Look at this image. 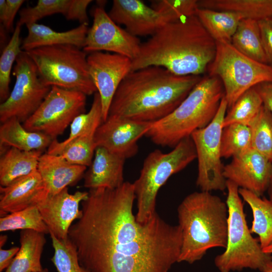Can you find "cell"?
<instances>
[{
  "label": "cell",
  "instance_id": "4",
  "mask_svg": "<svg viewBox=\"0 0 272 272\" xmlns=\"http://www.w3.org/2000/svg\"><path fill=\"white\" fill-rule=\"evenodd\" d=\"M177 214L182 231L178 262L192 264L212 248H226L228 207L219 196L208 191L192 192L180 203Z\"/></svg>",
  "mask_w": 272,
  "mask_h": 272
},
{
  "label": "cell",
  "instance_id": "24",
  "mask_svg": "<svg viewBox=\"0 0 272 272\" xmlns=\"http://www.w3.org/2000/svg\"><path fill=\"white\" fill-rule=\"evenodd\" d=\"M17 118H11L0 126L1 153L13 147L25 151H42L48 149L53 141L49 136L26 129Z\"/></svg>",
  "mask_w": 272,
  "mask_h": 272
},
{
  "label": "cell",
  "instance_id": "34",
  "mask_svg": "<svg viewBox=\"0 0 272 272\" xmlns=\"http://www.w3.org/2000/svg\"><path fill=\"white\" fill-rule=\"evenodd\" d=\"M32 230L49 234V230L44 222L36 206L15 212L0 218V231L17 230Z\"/></svg>",
  "mask_w": 272,
  "mask_h": 272
},
{
  "label": "cell",
  "instance_id": "11",
  "mask_svg": "<svg viewBox=\"0 0 272 272\" xmlns=\"http://www.w3.org/2000/svg\"><path fill=\"white\" fill-rule=\"evenodd\" d=\"M13 70L16 77L8 98L0 105L2 123L13 117L24 123L38 109L51 87L44 85L34 62L25 51L17 56Z\"/></svg>",
  "mask_w": 272,
  "mask_h": 272
},
{
  "label": "cell",
  "instance_id": "30",
  "mask_svg": "<svg viewBox=\"0 0 272 272\" xmlns=\"http://www.w3.org/2000/svg\"><path fill=\"white\" fill-rule=\"evenodd\" d=\"M231 44L246 56L268 64L257 21L250 18L242 19L232 37Z\"/></svg>",
  "mask_w": 272,
  "mask_h": 272
},
{
  "label": "cell",
  "instance_id": "43",
  "mask_svg": "<svg viewBox=\"0 0 272 272\" xmlns=\"http://www.w3.org/2000/svg\"><path fill=\"white\" fill-rule=\"evenodd\" d=\"M20 249L19 247H13L8 249H0V271L6 269Z\"/></svg>",
  "mask_w": 272,
  "mask_h": 272
},
{
  "label": "cell",
  "instance_id": "15",
  "mask_svg": "<svg viewBox=\"0 0 272 272\" xmlns=\"http://www.w3.org/2000/svg\"><path fill=\"white\" fill-rule=\"evenodd\" d=\"M152 123L109 115L97 128L94 141L96 147H103L125 159L131 158L138 152V141L146 135Z\"/></svg>",
  "mask_w": 272,
  "mask_h": 272
},
{
  "label": "cell",
  "instance_id": "46",
  "mask_svg": "<svg viewBox=\"0 0 272 272\" xmlns=\"http://www.w3.org/2000/svg\"><path fill=\"white\" fill-rule=\"evenodd\" d=\"M263 251L267 254H272V243L267 247L262 249Z\"/></svg>",
  "mask_w": 272,
  "mask_h": 272
},
{
  "label": "cell",
  "instance_id": "21",
  "mask_svg": "<svg viewBox=\"0 0 272 272\" xmlns=\"http://www.w3.org/2000/svg\"><path fill=\"white\" fill-rule=\"evenodd\" d=\"M86 169L87 167L71 164L60 155L46 152L40 156L37 167L45 189L50 195L77 183Z\"/></svg>",
  "mask_w": 272,
  "mask_h": 272
},
{
  "label": "cell",
  "instance_id": "40",
  "mask_svg": "<svg viewBox=\"0 0 272 272\" xmlns=\"http://www.w3.org/2000/svg\"><path fill=\"white\" fill-rule=\"evenodd\" d=\"M258 22L267 64L272 67V21L264 20Z\"/></svg>",
  "mask_w": 272,
  "mask_h": 272
},
{
  "label": "cell",
  "instance_id": "38",
  "mask_svg": "<svg viewBox=\"0 0 272 272\" xmlns=\"http://www.w3.org/2000/svg\"><path fill=\"white\" fill-rule=\"evenodd\" d=\"M49 234L54 249L51 260L58 272H90L80 264L76 247L69 238L61 240Z\"/></svg>",
  "mask_w": 272,
  "mask_h": 272
},
{
  "label": "cell",
  "instance_id": "44",
  "mask_svg": "<svg viewBox=\"0 0 272 272\" xmlns=\"http://www.w3.org/2000/svg\"><path fill=\"white\" fill-rule=\"evenodd\" d=\"M261 272H272V259L268 261L261 270Z\"/></svg>",
  "mask_w": 272,
  "mask_h": 272
},
{
  "label": "cell",
  "instance_id": "20",
  "mask_svg": "<svg viewBox=\"0 0 272 272\" xmlns=\"http://www.w3.org/2000/svg\"><path fill=\"white\" fill-rule=\"evenodd\" d=\"M91 165L85 172L84 186L89 189H115L124 182L123 170L126 159L107 149L97 147Z\"/></svg>",
  "mask_w": 272,
  "mask_h": 272
},
{
  "label": "cell",
  "instance_id": "1",
  "mask_svg": "<svg viewBox=\"0 0 272 272\" xmlns=\"http://www.w3.org/2000/svg\"><path fill=\"white\" fill-rule=\"evenodd\" d=\"M133 183L115 189H89L82 215L69 238L80 264L90 272H169L178 262L182 231L156 213L147 223L132 212Z\"/></svg>",
  "mask_w": 272,
  "mask_h": 272
},
{
  "label": "cell",
  "instance_id": "42",
  "mask_svg": "<svg viewBox=\"0 0 272 272\" xmlns=\"http://www.w3.org/2000/svg\"><path fill=\"white\" fill-rule=\"evenodd\" d=\"M258 92L263 105L272 114V83H263L254 87Z\"/></svg>",
  "mask_w": 272,
  "mask_h": 272
},
{
  "label": "cell",
  "instance_id": "9",
  "mask_svg": "<svg viewBox=\"0 0 272 272\" xmlns=\"http://www.w3.org/2000/svg\"><path fill=\"white\" fill-rule=\"evenodd\" d=\"M207 71L222 83L228 110L250 88L272 83L271 66L246 56L229 42H216V54Z\"/></svg>",
  "mask_w": 272,
  "mask_h": 272
},
{
  "label": "cell",
  "instance_id": "28",
  "mask_svg": "<svg viewBox=\"0 0 272 272\" xmlns=\"http://www.w3.org/2000/svg\"><path fill=\"white\" fill-rule=\"evenodd\" d=\"M196 15L216 42L229 43H231L240 22L244 18L233 12L203 8H198Z\"/></svg>",
  "mask_w": 272,
  "mask_h": 272
},
{
  "label": "cell",
  "instance_id": "36",
  "mask_svg": "<svg viewBox=\"0 0 272 272\" xmlns=\"http://www.w3.org/2000/svg\"><path fill=\"white\" fill-rule=\"evenodd\" d=\"M252 148L272 162V114L263 105L249 126Z\"/></svg>",
  "mask_w": 272,
  "mask_h": 272
},
{
  "label": "cell",
  "instance_id": "49",
  "mask_svg": "<svg viewBox=\"0 0 272 272\" xmlns=\"http://www.w3.org/2000/svg\"><path fill=\"white\" fill-rule=\"evenodd\" d=\"M272 21V20H271Z\"/></svg>",
  "mask_w": 272,
  "mask_h": 272
},
{
  "label": "cell",
  "instance_id": "45",
  "mask_svg": "<svg viewBox=\"0 0 272 272\" xmlns=\"http://www.w3.org/2000/svg\"><path fill=\"white\" fill-rule=\"evenodd\" d=\"M267 191L268 192L269 199L272 201V176H271L270 183L269 184V186Z\"/></svg>",
  "mask_w": 272,
  "mask_h": 272
},
{
  "label": "cell",
  "instance_id": "3",
  "mask_svg": "<svg viewBox=\"0 0 272 272\" xmlns=\"http://www.w3.org/2000/svg\"><path fill=\"white\" fill-rule=\"evenodd\" d=\"M216 52V41L196 15L184 17L168 23L141 43L131 71L158 66L177 76H201Z\"/></svg>",
  "mask_w": 272,
  "mask_h": 272
},
{
  "label": "cell",
  "instance_id": "18",
  "mask_svg": "<svg viewBox=\"0 0 272 272\" xmlns=\"http://www.w3.org/2000/svg\"><path fill=\"white\" fill-rule=\"evenodd\" d=\"M108 14L116 24L124 25L129 33L137 37L152 36L173 21L140 0H114Z\"/></svg>",
  "mask_w": 272,
  "mask_h": 272
},
{
  "label": "cell",
  "instance_id": "7",
  "mask_svg": "<svg viewBox=\"0 0 272 272\" xmlns=\"http://www.w3.org/2000/svg\"><path fill=\"white\" fill-rule=\"evenodd\" d=\"M226 189L227 242L225 251L215 257V264L220 272L239 271L244 268L261 271L272 259V256L264 253L259 240L252 236L247 224L239 187L227 180Z\"/></svg>",
  "mask_w": 272,
  "mask_h": 272
},
{
  "label": "cell",
  "instance_id": "26",
  "mask_svg": "<svg viewBox=\"0 0 272 272\" xmlns=\"http://www.w3.org/2000/svg\"><path fill=\"white\" fill-rule=\"evenodd\" d=\"M42 151H25L10 147L1 153L0 185L6 186L14 181L37 170Z\"/></svg>",
  "mask_w": 272,
  "mask_h": 272
},
{
  "label": "cell",
  "instance_id": "39",
  "mask_svg": "<svg viewBox=\"0 0 272 272\" xmlns=\"http://www.w3.org/2000/svg\"><path fill=\"white\" fill-rule=\"evenodd\" d=\"M196 0H160L152 1L151 7L174 21L196 15L199 8Z\"/></svg>",
  "mask_w": 272,
  "mask_h": 272
},
{
  "label": "cell",
  "instance_id": "35",
  "mask_svg": "<svg viewBox=\"0 0 272 272\" xmlns=\"http://www.w3.org/2000/svg\"><path fill=\"white\" fill-rule=\"evenodd\" d=\"M102 107L99 94H94L93 100L89 111L77 116L70 125V132L67 138L62 142L66 144L80 137L92 135L103 122Z\"/></svg>",
  "mask_w": 272,
  "mask_h": 272
},
{
  "label": "cell",
  "instance_id": "31",
  "mask_svg": "<svg viewBox=\"0 0 272 272\" xmlns=\"http://www.w3.org/2000/svg\"><path fill=\"white\" fill-rule=\"evenodd\" d=\"M96 147L94 136L86 135L77 138L66 144L54 140L46 152L60 155L71 164L89 167L92 162Z\"/></svg>",
  "mask_w": 272,
  "mask_h": 272
},
{
  "label": "cell",
  "instance_id": "27",
  "mask_svg": "<svg viewBox=\"0 0 272 272\" xmlns=\"http://www.w3.org/2000/svg\"><path fill=\"white\" fill-rule=\"evenodd\" d=\"M239 193L251 208L253 221L250 231L258 236L263 249L272 243V201L242 188H239Z\"/></svg>",
  "mask_w": 272,
  "mask_h": 272
},
{
  "label": "cell",
  "instance_id": "23",
  "mask_svg": "<svg viewBox=\"0 0 272 272\" xmlns=\"http://www.w3.org/2000/svg\"><path fill=\"white\" fill-rule=\"evenodd\" d=\"M28 34L23 40L21 48L28 51L36 48L57 45H73L83 49L89 30L88 24L64 32H57L47 26L34 23L26 25Z\"/></svg>",
  "mask_w": 272,
  "mask_h": 272
},
{
  "label": "cell",
  "instance_id": "10",
  "mask_svg": "<svg viewBox=\"0 0 272 272\" xmlns=\"http://www.w3.org/2000/svg\"><path fill=\"white\" fill-rule=\"evenodd\" d=\"M228 103L224 96L212 121L205 127L194 131L190 137L198 161L196 185L201 191H223L227 180L223 175L221 139Z\"/></svg>",
  "mask_w": 272,
  "mask_h": 272
},
{
  "label": "cell",
  "instance_id": "16",
  "mask_svg": "<svg viewBox=\"0 0 272 272\" xmlns=\"http://www.w3.org/2000/svg\"><path fill=\"white\" fill-rule=\"evenodd\" d=\"M88 196V192H69L68 187L54 195L46 193L37 202L42 218L57 238L65 240L72 223L82 215L80 204Z\"/></svg>",
  "mask_w": 272,
  "mask_h": 272
},
{
  "label": "cell",
  "instance_id": "14",
  "mask_svg": "<svg viewBox=\"0 0 272 272\" xmlns=\"http://www.w3.org/2000/svg\"><path fill=\"white\" fill-rule=\"evenodd\" d=\"M87 63L90 77L100 96L104 121L116 90L131 70L132 60L116 53L96 51L87 55Z\"/></svg>",
  "mask_w": 272,
  "mask_h": 272
},
{
  "label": "cell",
  "instance_id": "48",
  "mask_svg": "<svg viewBox=\"0 0 272 272\" xmlns=\"http://www.w3.org/2000/svg\"><path fill=\"white\" fill-rule=\"evenodd\" d=\"M33 272H49V271L47 268H43L41 270L33 271Z\"/></svg>",
  "mask_w": 272,
  "mask_h": 272
},
{
  "label": "cell",
  "instance_id": "25",
  "mask_svg": "<svg viewBox=\"0 0 272 272\" xmlns=\"http://www.w3.org/2000/svg\"><path fill=\"white\" fill-rule=\"evenodd\" d=\"M45 235L32 230H22L20 249L5 272L41 270V257L46 242Z\"/></svg>",
  "mask_w": 272,
  "mask_h": 272
},
{
  "label": "cell",
  "instance_id": "37",
  "mask_svg": "<svg viewBox=\"0 0 272 272\" xmlns=\"http://www.w3.org/2000/svg\"><path fill=\"white\" fill-rule=\"evenodd\" d=\"M21 26L16 25L11 39L0 57V100L4 102L10 94L11 72L14 61L22 51L20 39Z\"/></svg>",
  "mask_w": 272,
  "mask_h": 272
},
{
  "label": "cell",
  "instance_id": "33",
  "mask_svg": "<svg viewBox=\"0 0 272 272\" xmlns=\"http://www.w3.org/2000/svg\"><path fill=\"white\" fill-rule=\"evenodd\" d=\"M251 131L250 127L238 123L224 127L221 139L222 158H234L252 149Z\"/></svg>",
  "mask_w": 272,
  "mask_h": 272
},
{
  "label": "cell",
  "instance_id": "5",
  "mask_svg": "<svg viewBox=\"0 0 272 272\" xmlns=\"http://www.w3.org/2000/svg\"><path fill=\"white\" fill-rule=\"evenodd\" d=\"M224 96V87L218 78L202 77L174 111L153 122L146 135L156 145L175 147L212 121Z\"/></svg>",
  "mask_w": 272,
  "mask_h": 272
},
{
  "label": "cell",
  "instance_id": "47",
  "mask_svg": "<svg viewBox=\"0 0 272 272\" xmlns=\"http://www.w3.org/2000/svg\"><path fill=\"white\" fill-rule=\"evenodd\" d=\"M7 239V236L6 235H1L0 238V247H2L5 244L6 242Z\"/></svg>",
  "mask_w": 272,
  "mask_h": 272
},
{
  "label": "cell",
  "instance_id": "8",
  "mask_svg": "<svg viewBox=\"0 0 272 272\" xmlns=\"http://www.w3.org/2000/svg\"><path fill=\"white\" fill-rule=\"evenodd\" d=\"M37 67L39 79L47 86L81 92H97L90 77L87 53L73 45L42 46L26 51Z\"/></svg>",
  "mask_w": 272,
  "mask_h": 272
},
{
  "label": "cell",
  "instance_id": "13",
  "mask_svg": "<svg viewBox=\"0 0 272 272\" xmlns=\"http://www.w3.org/2000/svg\"><path fill=\"white\" fill-rule=\"evenodd\" d=\"M93 16V24L88 30L83 48L85 52H112L132 60L137 57L141 44L138 37L116 24L106 13L103 6L97 7Z\"/></svg>",
  "mask_w": 272,
  "mask_h": 272
},
{
  "label": "cell",
  "instance_id": "12",
  "mask_svg": "<svg viewBox=\"0 0 272 272\" xmlns=\"http://www.w3.org/2000/svg\"><path fill=\"white\" fill-rule=\"evenodd\" d=\"M86 100L87 95L81 92L52 86L23 125L29 131L42 132L55 140L77 116L85 113Z\"/></svg>",
  "mask_w": 272,
  "mask_h": 272
},
{
  "label": "cell",
  "instance_id": "19",
  "mask_svg": "<svg viewBox=\"0 0 272 272\" xmlns=\"http://www.w3.org/2000/svg\"><path fill=\"white\" fill-rule=\"evenodd\" d=\"M1 217L36 206L47 193L37 170L21 177L6 186H0Z\"/></svg>",
  "mask_w": 272,
  "mask_h": 272
},
{
  "label": "cell",
  "instance_id": "22",
  "mask_svg": "<svg viewBox=\"0 0 272 272\" xmlns=\"http://www.w3.org/2000/svg\"><path fill=\"white\" fill-rule=\"evenodd\" d=\"M91 0H39L34 7L19 11L16 25L37 23L40 19L55 14H61L68 20H78L81 24H89L87 9Z\"/></svg>",
  "mask_w": 272,
  "mask_h": 272
},
{
  "label": "cell",
  "instance_id": "17",
  "mask_svg": "<svg viewBox=\"0 0 272 272\" xmlns=\"http://www.w3.org/2000/svg\"><path fill=\"white\" fill-rule=\"evenodd\" d=\"M223 175L239 188L261 196L269 186L272 176V162L252 148L233 158L229 163L224 166Z\"/></svg>",
  "mask_w": 272,
  "mask_h": 272
},
{
  "label": "cell",
  "instance_id": "6",
  "mask_svg": "<svg viewBox=\"0 0 272 272\" xmlns=\"http://www.w3.org/2000/svg\"><path fill=\"white\" fill-rule=\"evenodd\" d=\"M196 158L191 137L180 142L167 153L156 149L145 159L138 178L133 183L138 211L137 222L145 223L157 213L156 198L161 187L173 174L184 169Z\"/></svg>",
  "mask_w": 272,
  "mask_h": 272
},
{
  "label": "cell",
  "instance_id": "2",
  "mask_svg": "<svg viewBox=\"0 0 272 272\" xmlns=\"http://www.w3.org/2000/svg\"><path fill=\"white\" fill-rule=\"evenodd\" d=\"M201 78L177 76L158 66L130 71L116 90L108 115L151 122L159 120L180 105Z\"/></svg>",
  "mask_w": 272,
  "mask_h": 272
},
{
  "label": "cell",
  "instance_id": "41",
  "mask_svg": "<svg viewBox=\"0 0 272 272\" xmlns=\"http://www.w3.org/2000/svg\"><path fill=\"white\" fill-rule=\"evenodd\" d=\"M23 0H7V7L4 16L0 21L2 26L7 32H14V20L16 14L22 4Z\"/></svg>",
  "mask_w": 272,
  "mask_h": 272
},
{
  "label": "cell",
  "instance_id": "32",
  "mask_svg": "<svg viewBox=\"0 0 272 272\" xmlns=\"http://www.w3.org/2000/svg\"><path fill=\"white\" fill-rule=\"evenodd\" d=\"M263 106L261 97L253 87L244 93L228 110L223 122V128L238 123L250 126Z\"/></svg>",
  "mask_w": 272,
  "mask_h": 272
},
{
  "label": "cell",
  "instance_id": "29",
  "mask_svg": "<svg viewBox=\"0 0 272 272\" xmlns=\"http://www.w3.org/2000/svg\"><path fill=\"white\" fill-rule=\"evenodd\" d=\"M199 8L239 13L257 21L272 20V0H201Z\"/></svg>",
  "mask_w": 272,
  "mask_h": 272
}]
</instances>
